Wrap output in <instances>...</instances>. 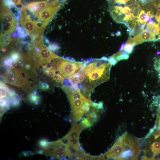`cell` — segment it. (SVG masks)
<instances>
[{"instance_id":"cell-31","label":"cell","mask_w":160,"mask_h":160,"mask_svg":"<svg viewBox=\"0 0 160 160\" xmlns=\"http://www.w3.org/2000/svg\"><path fill=\"white\" fill-rule=\"evenodd\" d=\"M125 43H123L121 46V47L119 48V50L121 51L124 49V47L125 46Z\"/></svg>"},{"instance_id":"cell-16","label":"cell","mask_w":160,"mask_h":160,"mask_svg":"<svg viewBox=\"0 0 160 160\" xmlns=\"http://www.w3.org/2000/svg\"><path fill=\"white\" fill-rule=\"evenodd\" d=\"M12 12L17 20H19L20 18L21 13L20 11L18 8L15 6L10 7Z\"/></svg>"},{"instance_id":"cell-14","label":"cell","mask_w":160,"mask_h":160,"mask_svg":"<svg viewBox=\"0 0 160 160\" xmlns=\"http://www.w3.org/2000/svg\"><path fill=\"white\" fill-rule=\"evenodd\" d=\"M26 8L33 14L36 13L39 11L37 2H33L30 3L27 6Z\"/></svg>"},{"instance_id":"cell-28","label":"cell","mask_w":160,"mask_h":160,"mask_svg":"<svg viewBox=\"0 0 160 160\" xmlns=\"http://www.w3.org/2000/svg\"><path fill=\"white\" fill-rule=\"evenodd\" d=\"M39 88L42 89L47 90L49 89V86L46 83H41L40 84Z\"/></svg>"},{"instance_id":"cell-24","label":"cell","mask_w":160,"mask_h":160,"mask_svg":"<svg viewBox=\"0 0 160 160\" xmlns=\"http://www.w3.org/2000/svg\"><path fill=\"white\" fill-rule=\"evenodd\" d=\"M12 62V60L11 58H6L4 60V63L7 66H11Z\"/></svg>"},{"instance_id":"cell-33","label":"cell","mask_w":160,"mask_h":160,"mask_svg":"<svg viewBox=\"0 0 160 160\" xmlns=\"http://www.w3.org/2000/svg\"><path fill=\"white\" fill-rule=\"evenodd\" d=\"M157 40H160V31L158 35V38Z\"/></svg>"},{"instance_id":"cell-32","label":"cell","mask_w":160,"mask_h":160,"mask_svg":"<svg viewBox=\"0 0 160 160\" xmlns=\"http://www.w3.org/2000/svg\"><path fill=\"white\" fill-rule=\"evenodd\" d=\"M116 34L117 36H120L121 35V32L120 31H118L116 33Z\"/></svg>"},{"instance_id":"cell-7","label":"cell","mask_w":160,"mask_h":160,"mask_svg":"<svg viewBox=\"0 0 160 160\" xmlns=\"http://www.w3.org/2000/svg\"><path fill=\"white\" fill-rule=\"evenodd\" d=\"M156 36L158 38V36L152 33L150 25L147 24L145 29L132 38L136 46L145 41H156L157 40Z\"/></svg>"},{"instance_id":"cell-34","label":"cell","mask_w":160,"mask_h":160,"mask_svg":"<svg viewBox=\"0 0 160 160\" xmlns=\"http://www.w3.org/2000/svg\"><path fill=\"white\" fill-rule=\"evenodd\" d=\"M159 73V77L160 79V71L158 72Z\"/></svg>"},{"instance_id":"cell-30","label":"cell","mask_w":160,"mask_h":160,"mask_svg":"<svg viewBox=\"0 0 160 160\" xmlns=\"http://www.w3.org/2000/svg\"><path fill=\"white\" fill-rule=\"evenodd\" d=\"M157 16H155V18L158 23L159 26L160 27V9H159L156 13Z\"/></svg>"},{"instance_id":"cell-15","label":"cell","mask_w":160,"mask_h":160,"mask_svg":"<svg viewBox=\"0 0 160 160\" xmlns=\"http://www.w3.org/2000/svg\"><path fill=\"white\" fill-rule=\"evenodd\" d=\"M80 72L76 73L68 78V79L73 84L76 85L80 83L79 77Z\"/></svg>"},{"instance_id":"cell-29","label":"cell","mask_w":160,"mask_h":160,"mask_svg":"<svg viewBox=\"0 0 160 160\" xmlns=\"http://www.w3.org/2000/svg\"><path fill=\"white\" fill-rule=\"evenodd\" d=\"M108 61L112 65H115L118 62L117 61L115 58L109 57L108 58Z\"/></svg>"},{"instance_id":"cell-20","label":"cell","mask_w":160,"mask_h":160,"mask_svg":"<svg viewBox=\"0 0 160 160\" xmlns=\"http://www.w3.org/2000/svg\"><path fill=\"white\" fill-rule=\"evenodd\" d=\"M134 46L130 44H125L124 50L128 54L131 53L133 50Z\"/></svg>"},{"instance_id":"cell-27","label":"cell","mask_w":160,"mask_h":160,"mask_svg":"<svg viewBox=\"0 0 160 160\" xmlns=\"http://www.w3.org/2000/svg\"><path fill=\"white\" fill-rule=\"evenodd\" d=\"M49 143L45 140H42L40 142L39 144L42 147L46 148L48 146Z\"/></svg>"},{"instance_id":"cell-21","label":"cell","mask_w":160,"mask_h":160,"mask_svg":"<svg viewBox=\"0 0 160 160\" xmlns=\"http://www.w3.org/2000/svg\"><path fill=\"white\" fill-rule=\"evenodd\" d=\"M10 103L12 106L17 107L20 104V100L18 98L15 97L10 98Z\"/></svg>"},{"instance_id":"cell-2","label":"cell","mask_w":160,"mask_h":160,"mask_svg":"<svg viewBox=\"0 0 160 160\" xmlns=\"http://www.w3.org/2000/svg\"><path fill=\"white\" fill-rule=\"evenodd\" d=\"M20 9L21 13L20 22L25 30L26 34L31 35L34 37L41 35L44 31V28L38 26L37 21L31 20L30 16L27 15L24 6L22 5Z\"/></svg>"},{"instance_id":"cell-9","label":"cell","mask_w":160,"mask_h":160,"mask_svg":"<svg viewBox=\"0 0 160 160\" xmlns=\"http://www.w3.org/2000/svg\"><path fill=\"white\" fill-rule=\"evenodd\" d=\"M38 47L40 49L38 55L41 63H50L52 59L59 57L42 45Z\"/></svg>"},{"instance_id":"cell-4","label":"cell","mask_w":160,"mask_h":160,"mask_svg":"<svg viewBox=\"0 0 160 160\" xmlns=\"http://www.w3.org/2000/svg\"><path fill=\"white\" fill-rule=\"evenodd\" d=\"M87 64L84 62H73L64 59L57 71L64 78H68L76 73L80 72Z\"/></svg>"},{"instance_id":"cell-1","label":"cell","mask_w":160,"mask_h":160,"mask_svg":"<svg viewBox=\"0 0 160 160\" xmlns=\"http://www.w3.org/2000/svg\"><path fill=\"white\" fill-rule=\"evenodd\" d=\"M112 65L105 57L93 59L92 63L87 65L80 72L85 77V83L82 85L90 92L97 85L109 79Z\"/></svg>"},{"instance_id":"cell-22","label":"cell","mask_w":160,"mask_h":160,"mask_svg":"<svg viewBox=\"0 0 160 160\" xmlns=\"http://www.w3.org/2000/svg\"><path fill=\"white\" fill-rule=\"evenodd\" d=\"M48 48L52 51H55L59 49L60 47L58 44L53 43L49 45Z\"/></svg>"},{"instance_id":"cell-13","label":"cell","mask_w":160,"mask_h":160,"mask_svg":"<svg viewBox=\"0 0 160 160\" xmlns=\"http://www.w3.org/2000/svg\"><path fill=\"white\" fill-rule=\"evenodd\" d=\"M64 59L59 57L54 58L51 63V68L55 72L57 71Z\"/></svg>"},{"instance_id":"cell-25","label":"cell","mask_w":160,"mask_h":160,"mask_svg":"<svg viewBox=\"0 0 160 160\" xmlns=\"http://www.w3.org/2000/svg\"><path fill=\"white\" fill-rule=\"evenodd\" d=\"M7 94L8 96L10 97H16V94L15 92L12 90H10L9 89L7 92Z\"/></svg>"},{"instance_id":"cell-23","label":"cell","mask_w":160,"mask_h":160,"mask_svg":"<svg viewBox=\"0 0 160 160\" xmlns=\"http://www.w3.org/2000/svg\"><path fill=\"white\" fill-rule=\"evenodd\" d=\"M10 58L13 61L16 60L20 58L21 57L20 54L17 52H13L10 55Z\"/></svg>"},{"instance_id":"cell-12","label":"cell","mask_w":160,"mask_h":160,"mask_svg":"<svg viewBox=\"0 0 160 160\" xmlns=\"http://www.w3.org/2000/svg\"><path fill=\"white\" fill-rule=\"evenodd\" d=\"M151 19L150 16L145 13V11L142 10L141 11L138 17L137 20L139 21L141 23H146L150 19Z\"/></svg>"},{"instance_id":"cell-8","label":"cell","mask_w":160,"mask_h":160,"mask_svg":"<svg viewBox=\"0 0 160 160\" xmlns=\"http://www.w3.org/2000/svg\"><path fill=\"white\" fill-rule=\"evenodd\" d=\"M124 151V143L121 136L105 156L108 159H120Z\"/></svg>"},{"instance_id":"cell-10","label":"cell","mask_w":160,"mask_h":160,"mask_svg":"<svg viewBox=\"0 0 160 160\" xmlns=\"http://www.w3.org/2000/svg\"><path fill=\"white\" fill-rule=\"evenodd\" d=\"M1 17L3 22L17 24V21L11 10L4 4L2 5L1 6Z\"/></svg>"},{"instance_id":"cell-35","label":"cell","mask_w":160,"mask_h":160,"mask_svg":"<svg viewBox=\"0 0 160 160\" xmlns=\"http://www.w3.org/2000/svg\"><path fill=\"white\" fill-rule=\"evenodd\" d=\"M160 53V52H158L157 53V54H159Z\"/></svg>"},{"instance_id":"cell-11","label":"cell","mask_w":160,"mask_h":160,"mask_svg":"<svg viewBox=\"0 0 160 160\" xmlns=\"http://www.w3.org/2000/svg\"><path fill=\"white\" fill-rule=\"evenodd\" d=\"M17 24H13L3 22L2 27L4 32L6 34H12L15 30L17 27Z\"/></svg>"},{"instance_id":"cell-6","label":"cell","mask_w":160,"mask_h":160,"mask_svg":"<svg viewBox=\"0 0 160 160\" xmlns=\"http://www.w3.org/2000/svg\"><path fill=\"white\" fill-rule=\"evenodd\" d=\"M61 7L50 6L33 15L38 19V23H42L41 27L45 28Z\"/></svg>"},{"instance_id":"cell-36","label":"cell","mask_w":160,"mask_h":160,"mask_svg":"<svg viewBox=\"0 0 160 160\" xmlns=\"http://www.w3.org/2000/svg\"><path fill=\"white\" fill-rule=\"evenodd\" d=\"M159 119H160V118Z\"/></svg>"},{"instance_id":"cell-3","label":"cell","mask_w":160,"mask_h":160,"mask_svg":"<svg viewBox=\"0 0 160 160\" xmlns=\"http://www.w3.org/2000/svg\"><path fill=\"white\" fill-rule=\"evenodd\" d=\"M70 100L72 118L75 121L80 120L84 113H86L89 111L92 103L89 99L86 97Z\"/></svg>"},{"instance_id":"cell-18","label":"cell","mask_w":160,"mask_h":160,"mask_svg":"<svg viewBox=\"0 0 160 160\" xmlns=\"http://www.w3.org/2000/svg\"><path fill=\"white\" fill-rule=\"evenodd\" d=\"M36 92H34L31 94L29 96L30 100L32 102L36 103L39 101V97L36 95Z\"/></svg>"},{"instance_id":"cell-19","label":"cell","mask_w":160,"mask_h":160,"mask_svg":"<svg viewBox=\"0 0 160 160\" xmlns=\"http://www.w3.org/2000/svg\"><path fill=\"white\" fill-rule=\"evenodd\" d=\"M17 36L21 38L25 36V30L20 26H18L17 28Z\"/></svg>"},{"instance_id":"cell-17","label":"cell","mask_w":160,"mask_h":160,"mask_svg":"<svg viewBox=\"0 0 160 160\" xmlns=\"http://www.w3.org/2000/svg\"><path fill=\"white\" fill-rule=\"evenodd\" d=\"M129 54L124 50H122V52L120 55L117 56L115 59L117 61L122 60H127L129 57Z\"/></svg>"},{"instance_id":"cell-26","label":"cell","mask_w":160,"mask_h":160,"mask_svg":"<svg viewBox=\"0 0 160 160\" xmlns=\"http://www.w3.org/2000/svg\"><path fill=\"white\" fill-rule=\"evenodd\" d=\"M3 3L5 5L9 7L15 5L13 2L10 0H3Z\"/></svg>"},{"instance_id":"cell-5","label":"cell","mask_w":160,"mask_h":160,"mask_svg":"<svg viewBox=\"0 0 160 160\" xmlns=\"http://www.w3.org/2000/svg\"><path fill=\"white\" fill-rule=\"evenodd\" d=\"M23 70L12 67L5 73V81L9 84L19 87H23L28 84L27 75L23 76Z\"/></svg>"}]
</instances>
